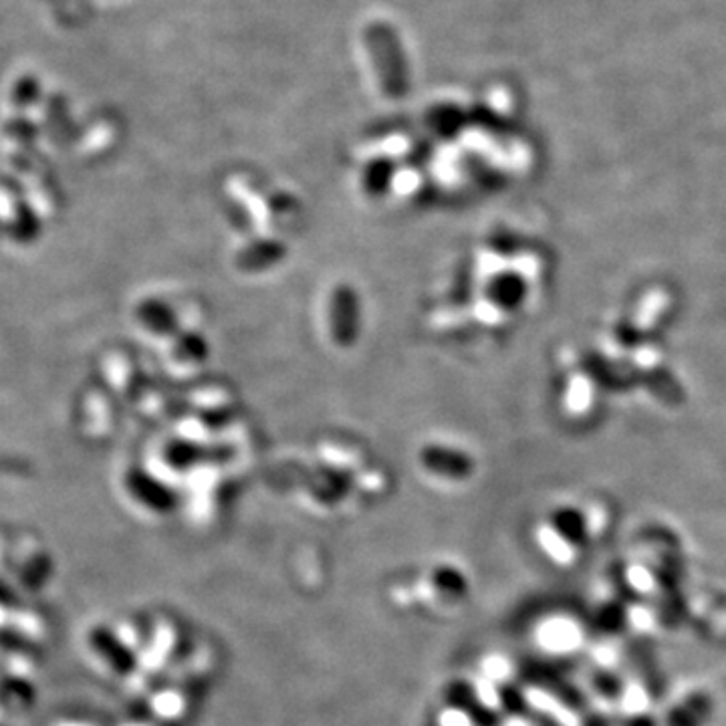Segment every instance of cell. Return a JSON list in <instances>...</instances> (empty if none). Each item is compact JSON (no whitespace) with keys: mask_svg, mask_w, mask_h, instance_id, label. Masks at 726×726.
Segmentation results:
<instances>
[{"mask_svg":"<svg viewBox=\"0 0 726 726\" xmlns=\"http://www.w3.org/2000/svg\"><path fill=\"white\" fill-rule=\"evenodd\" d=\"M373 69L382 85V92L392 99H402L409 92L408 57L397 37L396 28L383 21H373L364 31Z\"/></svg>","mask_w":726,"mask_h":726,"instance_id":"1","label":"cell"},{"mask_svg":"<svg viewBox=\"0 0 726 726\" xmlns=\"http://www.w3.org/2000/svg\"><path fill=\"white\" fill-rule=\"evenodd\" d=\"M713 713L714 702L711 694L692 692L674 706L673 713L666 718V726H706L713 718Z\"/></svg>","mask_w":726,"mask_h":726,"instance_id":"2","label":"cell"},{"mask_svg":"<svg viewBox=\"0 0 726 726\" xmlns=\"http://www.w3.org/2000/svg\"><path fill=\"white\" fill-rule=\"evenodd\" d=\"M554 533L568 545H580L587 541L590 535V523L587 516L580 509L563 507L554 515Z\"/></svg>","mask_w":726,"mask_h":726,"instance_id":"3","label":"cell"},{"mask_svg":"<svg viewBox=\"0 0 726 726\" xmlns=\"http://www.w3.org/2000/svg\"><path fill=\"white\" fill-rule=\"evenodd\" d=\"M40 93V83L37 75H21L13 87V102L16 106H31L37 102Z\"/></svg>","mask_w":726,"mask_h":726,"instance_id":"4","label":"cell"},{"mask_svg":"<svg viewBox=\"0 0 726 726\" xmlns=\"http://www.w3.org/2000/svg\"><path fill=\"white\" fill-rule=\"evenodd\" d=\"M156 711L166 718H176L185 713V699L176 692H164L158 700H156Z\"/></svg>","mask_w":726,"mask_h":726,"instance_id":"5","label":"cell"},{"mask_svg":"<svg viewBox=\"0 0 726 726\" xmlns=\"http://www.w3.org/2000/svg\"><path fill=\"white\" fill-rule=\"evenodd\" d=\"M440 726H475L473 718L468 714L463 713L461 709H447L444 713L438 716Z\"/></svg>","mask_w":726,"mask_h":726,"instance_id":"6","label":"cell"},{"mask_svg":"<svg viewBox=\"0 0 726 726\" xmlns=\"http://www.w3.org/2000/svg\"><path fill=\"white\" fill-rule=\"evenodd\" d=\"M492 694H495V690H492V687H490L487 680L476 682V697H478V700H480L485 706H489V709H495V706L499 704L497 700H492Z\"/></svg>","mask_w":726,"mask_h":726,"instance_id":"7","label":"cell"},{"mask_svg":"<svg viewBox=\"0 0 726 726\" xmlns=\"http://www.w3.org/2000/svg\"><path fill=\"white\" fill-rule=\"evenodd\" d=\"M628 726H658V723L652 714H638L628 723Z\"/></svg>","mask_w":726,"mask_h":726,"instance_id":"8","label":"cell"}]
</instances>
